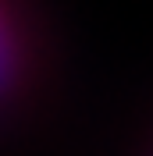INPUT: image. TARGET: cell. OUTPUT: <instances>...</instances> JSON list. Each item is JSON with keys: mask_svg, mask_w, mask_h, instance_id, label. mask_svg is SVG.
Returning a JSON list of instances; mask_svg holds the SVG:
<instances>
[{"mask_svg": "<svg viewBox=\"0 0 153 156\" xmlns=\"http://www.w3.org/2000/svg\"><path fill=\"white\" fill-rule=\"evenodd\" d=\"M25 68H29V57H25L21 21L11 7V0H0V107H7L21 92Z\"/></svg>", "mask_w": 153, "mask_h": 156, "instance_id": "cell-1", "label": "cell"}]
</instances>
